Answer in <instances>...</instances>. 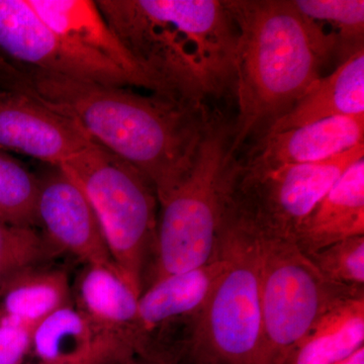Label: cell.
Listing matches in <instances>:
<instances>
[{"label": "cell", "mask_w": 364, "mask_h": 364, "mask_svg": "<svg viewBox=\"0 0 364 364\" xmlns=\"http://www.w3.org/2000/svg\"><path fill=\"white\" fill-rule=\"evenodd\" d=\"M224 267V257L218 252L215 259L203 267L174 273L144 289L139 298L138 318L147 350L158 345H170L168 336L174 331H182L188 341L191 340Z\"/></svg>", "instance_id": "8fae6325"}, {"label": "cell", "mask_w": 364, "mask_h": 364, "mask_svg": "<svg viewBox=\"0 0 364 364\" xmlns=\"http://www.w3.org/2000/svg\"><path fill=\"white\" fill-rule=\"evenodd\" d=\"M39 177L37 226L59 253L85 265L117 268L97 215L85 191L59 167Z\"/></svg>", "instance_id": "30bf717a"}, {"label": "cell", "mask_w": 364, "mask_h": 364, "mask_svg": "<svg viewBox=\"0 0 364 364\" xmlns=\"http://www.w3.org/2000/svg\"><path fill=\"white\" fill-rule=\"evenodd\" d=\"M364 116L335 117L299 128L265 134L251 156L254 168L325 161L363 143Z\"/></svg>", "instance_id": "9a60e30c"}, {"label": "cell", "mask_w": 364, "mask_h": 364, "mask_svg": "<svg viewBox=\"0 0 364 364\" xmlns=\"http://www.w3.org/2000/svg\"><path fill=\"white\" fill-rule=\"evenodd\" d=\"M363 343L364 296L347 299L318 318L287 360L289 364H336Z\"/></svg>", "instance_id": "ffe728a7"}, {"label": "cell", "mask_w": 364, "mask_h": 364, "mask_svg": "<svg viewBox=\"0 0 364 364\" xmlns=\"http://www.w3.org/2000/svg\"><path fill=\"white\" fill-rule=\"evenodd\" d=\"M95 2L159 95L205 107L234 93L238 28L228 1Z\"/></svg>", "instance_id": "7a4b0ae2"}, {"label": "cell", "mask_w": 364, "mask_h": 364, "mask_svg": "<svg viewBox=\"0 0 364 364\" xmlns=\"http://www.w3.org/2000/svg\"><path fill=\"white\" fill-rule=\"evenodd\" d=\"M32 335V330L0 321V364H23Z\"/></svg>", "instance_id": "d4e9b609"}, {"label": "cell", "mask_w": 364, "mask_h": 364, "mask_svg": "<svg viewBox=\"0 0 364 364\" xmlns=\"http://www.w3.org/2000/svg\"><path fill=\"white\" fill-rule=\"evenodd\" d=\"M92 143L69 119L0 85V149L60 167Z\"/></svg>", "instance_id": "7c38bea8"}, {"label": "cell", "mask_w": 364, "mask_h": 364, "mask_svg": "<svg viewBox=\"0 0 364 364\" xmlns=\"http://www.w3.org/2000/svg\"><path fill=\"white\" fill-rule=\"evenodd\" d=\"M71 303L68 273L49 265H35L0 287V321L33 331L53 313Z\"/></svg>", "instance_id": "d6986e66"}, {"label": "cell", "mask_w": 364, "mask_h": 364, "mask_svg": "<svg viewBox=\"0 0 364 364\" xmlns=\"http://www.w3.org/2000/svg\"><path fill=\"white\" fill-rule=\"evenodd\" d=\"M39 177L6 150L0 149V220L37 227Z\"/></svg>", "instance_id": "7402d4cb"}, {"label": "cell", "mask_w": 364, "mask_h": 364, "mask_svg": "<svg viewBox=\"0 0 364 364\" xmlns=\"http://www.w3.org/2000/svg\"><path fill=\"white\" fill-rule=\"evenodd\" d=\"M59 168L85 191L117 269L141 296L156 238L154 188L135 167L95 143Z\"/></svg>", "instance_id": "5b68a950"}, {"label": "cell", "mask_w": 364, "mask_h": 364, "mask_svg": "<svg viewBox=\"0 0 364 364\" xmlns=\"http://www.w3.org/2000/svg\"><path fill=\"white\" fill-rule=\"evenodd\" d=\"M238 28L234 95L238 116L230 154L291 111L326 62L333 42L287 0L228 1Z\"/></svg>", "instance_id": "3957f363"}, {"label": "cell", "mask_w": 364, "mask_h": 364, "mask_svg": "<svg viewBox=\"0 0 364 364\" xmlns=\"http://www.w3.org/2000/svg\"><path fill=\"white\" fill-rule=\"evenodd\" d=\"M364 157V143L325 161L254 168L234 158L223 214L261 242H294L333 184Z\"/></svg>", "instance_id": "8992f818"}, {"label": "cell", "mask_w": 364, "mask_h": 364, "mask_svg": "<svg viewBox=\"0 0 364 364\" xmlns=\"http://www.w3.org/2000/svg\"><path fill=\"white\" fill-rule=\"evenodd\" d=\"M139 298L117 268L102 265H85L72 287V303L86 318L143 354Z\"/></svg>", "instance_id": "2e32d148"}, {"label": "cell", "mask_w": 364, "mask_h": 364, "mask_svg": "<svg viewBox=\"0 0 364 364\" xmlns=\"http://www.w3.org/2000/svg\"><path fill=\"white\" fill-rule=\"evenodd\" d=\"M58 254L36 227L0 220V287L21 270L46 264Z\"/></svg>", "instance_id": "603a6c76"}, {"label": "cell", "mask_w": 364, "mask_h": 364, "mask_svg": "<svg viewBox=\"0 0 364 364\" xmlns=\"http://www.w3.org/2000/svg\"><path fill=\"white\" fill-rule=\"evenodd\" d=\"M231 142V124L220 114L210 116L188 176L159 203L145 287L218 257L228 171L235 158L230 154Z\"/></svg>", "instance_id": "277c9868"}, {"label": "cell", "mask_w": 364, "mask_h": 364, "mask_svg": "<svg viewBox=\"0 0 364 364\" xmlns=\"http://www.w3.org/2000/svg\"><path fill=\"white\" fill-rule=\"evenodd\" d=\"M364 116V50L318 78L293 109L264 134L280 133L335 117Z\"/></svg>", "instance_id": "ac0fdd59"}, {"label": "cell", "mask_w": 364, "mask_h": 364, "mask_svg": "<svg viewBox=\"0 0 364 364\" xmlns=\"http://www.w3.org/2000/svg\"><path fill=\"white\" fill-rule=\"evenodd\" d=\"M364 236V158L333 184L299 228L296 244L306 255Z\"/></svg>", "instance_id": "e0dca14e"}, {"label": "cell", "mask_w": 364, "mask_h": 364, "mask_svg": "<svg viewBox=\"0 0 364 364\" xmlns=\"http://www.w3.org/2000/svg\"><path fill=\"white\" fill-rule=\"evenodd\" d=\"M294 6L324 33L341 62L363 50V0H294Z\"/></svg>", "instance_id": "44dd1931"}, {"label": "cell", "mask_w": 364, "mask_h": 364, "mask_svg": "<svg viewBox=\"0 0 364 364\" xmlns=\"http://www.w3.org/2000/svg\"><path fill=\"white\" fill-rule=\"evenodd\" d=\"M0 85L78 127L92 142L140 171L162 203L195 163L210 114L164 95L63 77L0 60Z\"/></svg>", "instance_id": "6da1fadb"}, {"label": "cell", "mask_w": 364, "mask_h": 364, "mask_svg": "<svg viewBox=\"0 0 364 364\" xmlns=\"http://www.w3.org/2000/svg\"><path fill=\"white\" fill-rule=\"evenodd\" d=\"M260 364L286 363L296 345L330 309L364 296L332 284L294 242H261Z\"/></svg>", "instance_id": "ba28073f"}, {"label": "cell", "mask_w": 364, "mask_h": 364, "mask_svg": "<svg viewBox=\"0 0 364 364\" xmlns=\"http://www.w3.org/2000/svg\"><path fill=\"white\" fill-rule=\"evenodd\" d=\"M218 252L224 269L196 321L188 351L229 364H260V241L223 215Z\"/></svg>", "instance_id": "52a82bcc"}, {"label": "cell", "mask_w": 364, "mask_h": 364, "mask_svg": "<svg viewBox=\"0 0 364 364\" xmlns=\"http://www.w3.org/2000/svg\"><path fill=\"white\" fill-rule=\"evenodd\" d=\"M55 32L85 51L111 62L126 74L132 86L158 93L157 85L107 23L97 2L90 0H28Z\"/></svg>", "instance_id": "5bb4252c"}, {"label": "cell", "mask_w": 364, "mask_h": 364, "mask_svg": "<svg viewBox=\"0 0 364 364\" xmlns=\"http://www.w3.org/2000/svg\"><path fill=\"white\" fill-rule=\"evenodd\" d=\"M306 256L332 284L364 294V236L345 239Z\"/></svg>", "instance_id": "cb8c5ba5"}, {"label": "cell", "mask_w": 364, "mask_h": 364, "mask_svg": "<svg viewBox=\"0 0 364 364\" xmlns=\"http://www.w3.org/2000/svg\"><path fill=\"white\" fill-rule=\"evenodd\" d=\"M0 60L76 80L132 86L119 67L55 32L28 0H0Z\"/></svg>", "instance_id": "9c48e42d"}, {"label": "cell", "mask_w": 364, "mask_h": 364, "mask_svg": "<svg viewBox=\"0 0 364 364\" xmlns=\"http://www.w3.org/2000/svg\"><path fill=\"white\" fill-rule=\"evenodd\" d=\"M140 354L69 304L33 329L23 364H123Z\"/></svg>", "instance_id": "4fadbf2b"}, {"label": "cell", "mask_w": 364, "mask_h": 364, "mask_svg": "<svg viewBox=\"0 0 364 364\" xmlns=\"http://www.w3.org/2000/svg\"><path fill=\"white\" fill-rule=\"evenodd\" d=\"M336 364H364V346L351 354L349 358Z\"/></svg>", "instance_id": "4316f807"}, {"label": "cell", "mask_w": 364, "mask_h": 364, "mask_svg": "<svg viewBox=\"0 0 364 364\" xmlns=\"http://www.w3.org/2000/svg\"><path fill=\"white\" fill-rule=\"evenodd\" d=\"M183 350L181 346L153 347L123 364H178L179 353Z\"/></svg>", "instance_id": "484cf974"}]
</instances>
